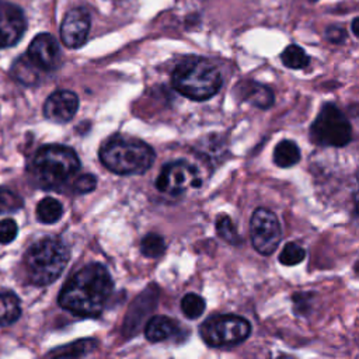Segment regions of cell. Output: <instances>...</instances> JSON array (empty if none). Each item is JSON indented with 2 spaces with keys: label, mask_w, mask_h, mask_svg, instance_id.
I'll use <instances>...</instances> for the list:
<instances>
[{
  "label": "cell",
  "mask_w": 359,
  "mask_h": 359,
  "mask_svg": "<svg viewBox=\"0 0 359 359\" xmlns=\"http://www.w3.org/2000/svg\"><path fill=\"white\" fill-rule=\"evenodd\" d=\"M201 185L202 177L198 168L185 160L165 164L154 181L156 189L168 195H181L188 189H198Z\"/></svg>",
  "instance_id": "ba28073f"
},
{
  "label": "cell",
  "mask_w": 359,
  "mask_h": 359,
  "mask_svg": "<svg viewBox=\"0 0 359 359\" xmlns=\"http://www.w3.org/2000/svg\"><path fill=\"white\" fill-rule=\"evenodd\" d=\"M77 153L67 146L48 144L35 151L28 163L29 181L46 191H60L80 170Z\"/></svg>",
  "instance_id": "7a4b0ae2"
},
{
  "label": "cell",
  "mask_w": 359,
  "mask_h": 359,
  "mask_svg": "<svg viewBox=\"0 0 359 359\" xmlns=\"http://www.w3.org/2000/svg\"><path fill=\"white\" fill-rule=\"evenodd\" d=\"M205 299L196 293H188L181 299V311L187 318L195 320L205 311Z\"/></svg>",
  "instance_id": "cb8c5ba5"
},
{
  "label": "cell",
  "mask_w": 359,
  "mask_h": 359,
  "mask_svg": "<svg viewBox=\"0 0 359 359\" xmlns=\"http://www.w3.org/2000/svg\"><path fill=\"white\" fill-rule=\"evenodd\" d=\"M236 93L240 100L247 101L248 104L259 108V109H268L273 104V91L257 81L252 80H245L241 81L236 88Z\"/></svg>",
  "instance_id": "5bb4252c"
},
{
  "label": "cell",
  "mask_w": 359,
  "mask_h": 359,
  "mask_svg": "<svg viewBox=\"0 0 359 359\" xmlns=\"http://www.w3.org/2000/svg\"><path fill=\"white\" fill-rule=\"evenodd\" d=\"M105 168L118 175H139L154 163L156 153L146 142L130 136H112L98 151Z\"/></svg>",
  "instance_id": "3957f363"
},
{
  "label": "cell",
  "mask_w": 359,
  "mask_h": 359,
  "mask_svg": "<svg viewBox=\"0 0 359 359\" xmlns=\"http://www.w3.org/2000/svg\"><path fill=\"white\" fill-rule=\"evenodd\" d=\"M42 70L25 55L20 56L11 66L13 77L24 86H35L41 80Z\"/></svg>",
  "instance_id": "2e32d148"
},
{
  "label": "cell",
  "mask_w": 359,
  "mask_h": 359,
  "mask_svg": "<svg viewBox=\"0 0 359 359\" xmlns=\"http://www.w3.org/2000/svg\"><path fill=\"white\" fill-rule=\"evenodd\" d=\"M69 258V247L60 238L45 237L34 243L24 255L27 279L35 286H46L62 275Z\"/></svg>",
  "instance_id": "5b68a950"
},
{
  "label": "cell",
  "mask_w": 359,
  "mask_h": 359,
  "mask_svg": "<svg viewBox=\"0 0 359 359\" xmlns=\"http://www.w3.org/2000/svg\"><path fill=\"white\" fill-rule=\"evenodd\" d=\"M21 304L13 292H0V327L10 325L20 318Z\"/></svg>",
  "instance_id": "ac0fdd59"
},
{
  "label": "cell",
  "mask_w": 359,
  "mask_h": 359,
  "mask_svg": "<svg viewBox=\"0 0 359 359\" xmlns=\"http://www.w3.org/2000/svg\"><path fill=\"white\" fill-rule=\"evenodd\" d=\"M306 257L304 248L297 243H287L279 254V262L286 266H293L300 264Z\"/></svg>",
  "instance_id": "d4e9b609"
},
{
  "label": "cell",
  "mask_w": 359,
  "mask_h": 359,
  "mask_svg": "<svg viewBox=\"0 0 359 359\" xmlns=\"http://www.w3.org/2000/svg\"><path fill=\"white\" fill-rule=\"evenodd\" d=\"M79 109V97L70 90L52 93L43 104V115L55 123H66L73 119Z\"/></svg>",
  "instance_id": "4fadbf2b"
},
{
  "label": "cell",
  "mask_w": 359,
  "mask_h": 359,
  "mask_svg": "<svg viewBox=\"0 0 359 359\" xmlns=\"http://www.w3.org/2000/svg\"><path fill=\"white\" fill-rule=\"evenodd\" d=\"M251 334V324L236 314H217L206 318L199 327L203 342L213 348L233 346L244 342Z\"/></svg>",
  "instance_id": "52a82bcc"
},
{
  "label": "cell",
  "mask_w": 359,
  "mask_h": 359,
  "mask_svg": "<svg viewBox=\"0 0 359 359\" xmlns=\"http://www.w3.org/2000/svg\"><path fill=\"white\" fill-rule=\"evenodd\" d=\"M97 341L95 339H80L76 341L70 345L53 349L52 352L48 353V356H56V358H76V356H83L88 353L91 349H94Z\"/></svg>",
  "instance_id": "44dd1931"
},
{
  "label": "cell",
  "mask_w": 359,
  "mask_h": 359,
  "mask_svg": "<svg viewBox=\"0 0 359 359\" xmlns=\"http://www.w3.org/2000/svg\"><path fill=\"white\" fill-rule=\"evenodd\" d=\"M310 139L317 146L344 147L352 140V126L335 104L327 102L310 126Z\"/></svg>",
  "instance_id": "8992f818"
},
{
  "label": "cell",
  "mask_w": 359,
  "mask_h": 359,
  "mask_svg": "<svg viewBox=\"0 0 359 359\" xmlns=\"http://www.w3.org/2000/svg\"><path fill=\"white\" fill-rule=\"evenodd\" d=\"M216 231L222 240L231 245H240L241 244V237L237 233V229L231 219L227 215H219L215 222Z\"/></svg>",
  "instance_id": "7402d4cb"
},
{
  "label": "cell",
  "mask_w": 359,
  "mask_h": 359,
  "mask_svg": "<svg viewBox=\"0 0 359 359\" xmlns=\"http://www.w3.org/2000/svg\"><path fill=\"white\" fill-rule=\"evenodd\" d=\"M358 22H359V18H358V17H355V18L352 20V32H353V35H355V36H358V35H359V32H358Z\"/></svg>",
  "instance_id": "f546056e"
},
{
  "label": "cell",
  "mask_w": 359,
  "mask_h": 359,
  "mask_svg": "<svg viewBox=\"0 0 359 359\" xmlns=\"http://www.w3.org/2000/svg\"><path fill=\"white\" fill-rule=\"evenodd\" d=\"M27 56L42 70H55L60 63V49L57 41L48 32L38 34L27 49Z\"/></svg>",
  "instance_id": "7c38bea8"
},
{
  "label": "cell",
  "mask_w": 359,
  "mask_h": 359,
  "mask_svg": "<svg viewBox=\"0 0 359 359\" xmlns=\"http://www.w3.org/2000/svg\"><path fill=\"white\" fill-rule=\"evenodd\" d=\"M25 28L24 11L13 3L0 0V49L15 45L24 35Z\"/></svg>",
  "instance_id": "8fae6325"
},
{
  "label": "cell",
  "mask_w": 359,
  "mask_h": 359,
  "mask_svg": "<svg viewBox=\"0 0 359 359\" xmlns=\"http://www.w3.org/2000/svg\"><path fill=\"white\" fill-rule=\"evenodd\" d=\"M97 187V178L93 174H81L79 177H74L70 182L72 191L76 194H88L94 191Z\"/></svg>",
  "instance_id": "4316f807"
},
{
  "label": "cell",
  "mask_w": 359,
  "mask_h": 359,
  "mask_svg": "<svg viewBox=\"0 0 359 359\" xmlns=\"http://www.w3.org/2000/svg\"><path fill=\"white\" fill-rule=\"evenodd\" d=\"M165 241L157 233H147L140 241V251L147 258H158L165 252Z\"/></svg>",
  "instance_id": "603a6c76"
},
{
  "label": "cell",
  "mask_w": 359,
  "mask_h": 359,
  "mask_svg": "<svg viewBox=\"0 0 359 359\" xmlns=\"http://www.w3.org/2000/svg\"><path fill=\"white\" fill-rule=\"evenodd\" d=\"M22 198L8 188H0V215L11 213L22 208Z\"/></svg>",
  "instance_id": "484cf974"
},
{
  "label": "cell",
  "mask_w": 359,
  "mask_h": 359,
  "mask_svg": "<svg viewBox=\"0 0 359 359\" xmlns=\"http://www.w3.org/2000/svg\"><path fill=\"white\" fill-rule=\"evenodd\" d=\"M112 290L114 280L108 269L100 262H91L70 276L59 293L57 303L76 316L95 318L104 311Z\"/></svg>",
  "instance_id": "6da1fadb"
},
{
  "label": "cell",
  "mask_w": 359,
  "mask_h": 359,
  "mask_svg": "<svg viewBox=\"0 0 359 359\" xmlns=\"http://www.w3.org/2000/svg\"><path fill=\"white\" fill-rule=\"evenodd\" d=\"M63 216V206L62 203L52 198L46 196L39 201L36 205V217L43 224H53Z\"/></svg>",
  "instance_id": "d6986e66"
},
{
  "label": "cell",
  "mask_w": 359,
  "mask_h": 359,
  "mask_svg": "<svg viewBox=\"0 0 359 359\" xmlns=\"http://www.w3.org/2000/svg\"><path fill=\"white\" fill-rule=\"evenodd\" d=\"M171 83L181 95L192 101H206L219 93L223 77L210 60L192 56L175 66Z\"/></svg>",
  "instance_id": "277c9868"
},
{
  "label": "cell",
  "mask_w": 359,
  "mask_h": 359,
  "mask_svg": "<svg viewBox=\"0 0 359 359\" xmlns=\"http://www.w3.org/2000/svg\"><path fill=\"white\" fill-rule=\"evenodd\" d=\"M300 160V149L293 140H280L273 150V161L280 168H289Z\"/></svg>",
  "instance_id": "e0dca14e"
},
{
  "label": "cell",
  "mask_w": 359,
  "mask_h": 359,
  "mask_svg": "<svg viewBox=\"0 0 359 359\" xmlns=\"http://www.w3.org/2000/svg\"><path fill=\"white\" fill-rule=\"evenodd\" d=\"M91 27V18L86 8L74 7L70 8L60 25V39L69 49H77L87 41Z\"/></svg>",
  "instance_id": "30bf717a"
},
{
  "label": "cell",
  "mask_w": 359,
  "mask_h": 359,
  "mask_svg": "<svg viewBox=\"0 0 359 359\" xmlns=\"http://www.w3.org/2000/svg\"><path fill=\"white\" fill-rule=\"evenodd\" d=\"M251 243L261 255H271L279 247L282 238V229L276 215L265 208L254 210L250 222Z\"/></svg>",
  "instance_id": "9c48e42d"
},
{
  "label": "cell",
  "mask_w": 359,
  "mask_h": 359,
  "mask_svg": "<svg viewBox=\"0 0 359 359\" xmlns=\"http://www.w3.org/2000/svg\"><path fill=\"white\" fill-rule=\"evenodd\" d=\"M325 38L332 43H341L346 38V31L339 25H330L325 29Z\"/></svg>",
  "instance_id": "f1b7e54d"
},
{
  "label": "cell",
  "mask_w": 359,
  "mask_h": 359,
  "mask_svg": "<svg viewBox=\"0 0 359 359\" xmlns=\"http://www.w3.org/2000/svg\"><path fill=\"white\" fill-rule=\"evenodd\" d=\"M280 60L282 63L289 67V69H294V70H299V69H304L309 62H310V57L309 55L304 52L303 48H300L299 45H289L285 48V50L282 52L280 55Z\"/></svg>",
  "instance_id": "ffe728a7"
},
{
  "label": "cell",
  "mask_w": 359,
  "mask_h": 359,
  "mask_svg": "<svg viewBox=\"0 0 359 359\" xmlns=\"http://www.w3.org/2000/svg\"><path fill=\"white\" fill-rule=\"evenodd\" d=\"M18 233L17 223L13 219L0 220V244L11 243Z\"/></svg>",
  "instance_id": "83f0119b"
},
{
  "label": "cell",
  "mask_w": 359,
  "mask_h": 359,
  "mask_svg": "<svg viewBox=\"0 0 359 359\" xmlns=\"http://www.w3.org/2000/svg\"><path fill=\"white\" fill-rule=\"evenodd\" d=\"M178 332V323L167 316H153L146 327L144 337L150 342H163Z\"/></svg>",
  "instance_id": "9a60e30c"
}]
</instances>
